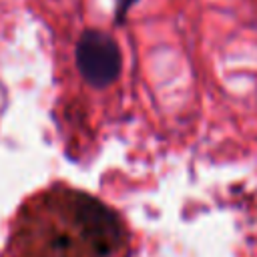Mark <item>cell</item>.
<instances>
[{
	"label": "cell",
	"mask_w": 257,
	"mask_h": 257,
	"mask_svg": "<svg viewBox=\"0 0 257 257\" xmlns=\"http://www.w3.org/2000/svg\"><path fill=\"white\" fill-rule=\"evenodd\" d=\"M133 2H135V0H120V2H118V8H116V20H118V22H122V18H124V14L128 12V8L133 6Z\"/></svg>",
	"instance_id": "obj_3"
},
{
	"label": "cell",
	"mask_w": 257,
	"mask_h": 257,
	"mask_svg": "<svg viewBox=\"0 0 257 257\" xmlns=\"http://www.w3.org/2000/svg\"><path fill=\"white\" fill-rule=\"evenodd\" d=\"M2 257H131V233L106 203L58 183L18 207Z\"/></svg>",
	"instance_id": "obj_1"
},
{
	"label": "cell",
	"mask_w": 257,
	"mask_h": 257,
	"mask_svg": "<svg viewBox=\"0 0 257 257\" xmlns=\"http://www.w3.org/2000/svg\"><path fill=\"white\" fill-rule=\"evenodd\" d=\"M74 56L80 76L96 88L112 84L122 68V56L116 40L102 30H84L76 42Z\"/></svg>",
	"instance_id": "obj_2"
}]
</instances>
